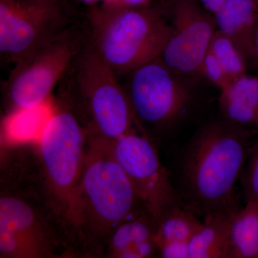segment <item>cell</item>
<instances>
[{
	"label": "cell",
	"instance_id": "cell-1",
	"mask_svg": "<svg viewBox=\"0 0 258 258\" xmlns=\"http://www.w3.org/2000/svg\"><path fill=\"white\" fill-rule=\"evenodd\" d=\"M249 135L224 118L199 129L179 164V193L186 208L204 217L239 208L235 187L248 157Z\"/></svg>",
	"mask_w": 258,
	"mask_h": 258
},
{
	"label": "cell",
	"instance_id": "cell-2",
	"mask_svg": "<svg viewBox=\"0 0 258 258\" xmlns=\"http://www.w3.org/2000/svg\"><path fill=\"white\" fill-rule=\"evenodd\" d=\"M89 42L117 76L160 57L171 25L160 7L115 8L100 3L85 15Z\"/></svg>",
	"mask_w": 258,
	"mask_h": 258
},
{
	"label": "cell",
	"instance_id": "cell-3",
	"mask_svg": "<svg viewBox=\"0 0 258 258\" xmlns=\"http://www.w3.org/2000/svg\"><path fill=\"white\" fill-rule=\"evenodd\" d=\"M86 104L97 130L113 140L134 132L138 123L118 76L88 41L60 82Z\"/></svg>",
	"mask_w": 258,
	"mask_h": 258
},
{
	"label": "cell",
	"instance_id": "cell-4",
	"mask_svg": "<svg viewBox=\"0 0 258 258\" xmlns=\"http://www.w3.org/2000/svg\"><path fill=\"white\" fill-rule=\"evenodd\" d=\"M88 41L84 17L15 64L5 86V96L13 110L36 106L48 99Z\"/></svg>",
	"mask_w": 258,
	"mask_h": 258
},
{
	"label": "cell",
	"instance_id": "cell-5",
	"mask_svg": "<svg viewBox=\"0 0 258 258\" xmlns=\"http://www.w3.org/2000/svg\"><path fill=\"white\" fill-rule=\"evenodd\" d=\"M79 20L71 0H0L2 60L16 64Z\"/></svg>",
	"mask_w": 258,
	"mask_h": 258
},
{
	"label": "cell",
	"instance_id": "cell-6",
	"mask_svg": "<svg viewBox=\"0 0 258 258\" xmlns=\"http://www.w3.org/2000/svg\"><path fill=\"white\" fill-rule=\"evenodd\" d=\"M124 88L139 123L157 128H171L188 114L193 95L183 78L160 58L134 69Z\"/></svg>",
	"mask_w": 258,
	"mask_h": 258
},
{
	"label": "cell",
	"instance_id": "cell-7",
	"mask_svg": "<svg viewBox=\"0 0 258 258\" xmlns=\"http://www.w3.org/2000/svg\"><path fill=\"white\" fill-rule=\"evenodd\" d=\"M114 141L112 154L156 225L171 209L184 205L155 149L145 137L132 132Z\"/></svg>",
	"mask_w": 258,
	"mask_h": 258
},
{
	"label": "cell",
	"instance_id": "cell-8",
	"mask_svg": "<svg viewBox=\"0 0 258 258\" xmlns=\"http://www.w3.org/2000/svg\"><path fill=\"white\" fill-rule=\"evenodd\" d=\"M81 184L90 212L106 227L135 216L138 204L143 205L113 154L96 155L88 161Z\"/></svg>",
	"mask_w": 258,
	"mask_h": 258
},
{
	"label": "cell",
	"instance_id": "cell-9",
	"mask_svg": "<svg viewBox=\"0 0 258 258\" xmlns=\"http://www.w3.org/2000/svg\"><path fill=\"white\" fill-rule=\"evenodd\" d=\"M171 32L159 58L181 77L200 75L216 31L214 15L197 0H176Z\"/></svg>",
	"mask_w": 258,
	"mask_h": 258
},
{
	"label": "cell",
	"instance_id": "cell-10",
	"mask_svg": "<svg viewBox=\"0 0 258 258\" xmlns=\"http://www.w3.org/2000/svg\"><path fill=\"white\" fill-rule=\"evenodd\" d=\"M45 170L56 192L73 196L81 176L84 135L72 113L55 110L39 141Z\"/></svg>",
	"mask_w": 258,
	"mask_h": 258
},
{
	"label": "cell",
	"instance_id": "cell-11",
	"mask_svg": "<svg viewBox=\"0 0 258 258\" xmlns=\"http://www.w3.org/2000/svg\"><path fill=\"white\" fill-rule=\"evenodd\" d=\"M42 233L37 217L23 200L13 197L0 200V254L2 257L43 255Z\"/></svg>",
	"mask_w": 258,
	"mask_h": 258
},
{
	"label": "cell",
	"instance_id": "cell-12",
	"mask_svg": "<svg viewBox=\"0 0 258 258\" xmlns=\"http://www.w3.org/2000/svg\"><path fill=\"white\" fill-rule=\"evenodd\" d=\"M214 18L217 30L235 44L248 64L256 62L258 0H227Z\"/></svg>",
	"mask_w": 258,
	"mask_h": 258
},
{
	"label": "cell",
	"instance_id": "cell-13",
	"mask_svg": "<svg viewBox=\"0 0 258 258\" xmlns=\"http://www.w3.org/2000/svg\"><path fill=\"white\" fill-rule=\"evenodd\" d=\"M111 247L116 257H150L159 252L156 223L150 214L135 215L117 225L111 236Z\"/></svg>",
	"mask_w": 258,
	"mask_h": 258
},
{
	"label": "cell",
	"instance_id": "cell-14",
	"mask_svg": "<svg viewBox=\"0 0 258 258\" xmlns=\"http://www.w3.org/2000/svg\"><path fill=\"white\" fill-rule=\"evenodd\" d=\"M220 91L219 105L224 119L245 128L257 125L258 76L244 74Z\"/></svg>",
	"mask_w": 258,
	"mask_h": 258
},
{
	"label": "cell",
	"instance_id": "cell-15",
	"mask_svg": "<svg viewBox=\"0 0 258 258\" xmlns=\"http://www.w3.org/2000/svg\"><path fill=\"white\" fill-rule=\"evenodd\" d=\"M231 214L215 212L204 217L188 242L189 258H228Z\"/></svg>",
	"mask_w": 258,
	"mask_h": 258
},
{
	"label": "cell",
	"instance_id": "cell-16",
	"mask_svg": "<svg viewBox=\"0 0 258 258\" xmlns=\"http://www.w3.org/2000/svg\"><path fill=\"white\" fill-rule=\"evenodd\" d=\"M228 258H258V201L231 214Z\"/></svg>",
	"mask_w": 258,
	"mask_h": 258
},
{
	"label": "cell",
	"instance_id": "cell-17",
	"mask_svg": "<svg viewBox=\"0 0 258 258\" xmlns=\"http://www.w3.org/2000/svg\"><path fill=\"white\" fill-rule=\"evenodd\" d=\"M55 111L50 98L36 106L13 110L5 121V134L14 142L40 141Z\"/></svg>",
	"mask_w": 258,
	"mask_h": 258
},
{
	"label": "cell",
	"instance_id": "cell-18",
	"mask_svg": "<svg viewBox=\"0 0 258 258\" xmlns=\"http://www.w3.org/2000/svg\"><path fill=\"white\" fill-rule=\"evenodd\" d=\"M195 212L184 205H177L166 212L156 225V240L160 244L172 241L189 242L201 227Z\"/></svg>",
	"mask_w": 258,
	"mask_h": 258
},
{
	"label": "cell",
	"instance_id": "cell-19",
	"mask_svg": "<svg viewBox=\"0 0 258 258\" xmlns=\"http://www.w3.org/2000/svg\"><path fill=\"white\" fill-rule=\"evenodd\" d=\"M209 50L219 61L232 80L247 74L248 62L228 37L216 30Z\"/></svg>",
	"mask_w": 258,
	"mask_h": 258
},
{
	"label": "cell",
	"instance_id": "cell-20",
	"mask_svg": "<svg viewBox=\"0 0 258 258\" xmlns=\"http://www.w3.org/2000/svg\"><path fill=\"white\" fill-rule=\"evenodd\" d=\"M242 184L246 201H258V140L249 149L242 174Z\"/></svg>",
	"mask_w": 258,
	"mask_h": 258
},
{
	"label": "cell",
	"instance_id": "cell-21",
	"mask_svg": "<svg viewBox=\"0 0 258 258\" xmlns=\"http://www.w3.org/2000/svg\"><path fill=\"white\" fill-rule=\"evenodd\" d=\"M200 75L215 85L220 91L232 81L221 64L210 50L208 51L204 57L200 68Z\"/></svg>",
	"mask_w": 258,
	"mask_h": 258
},
{
	"label": "cell",
	"instance_id": "cell-22",
	"mask_svg": "<svg viewBox=\"0 0 258 258\" xmlns=\"http://www.w3.org/2000/svg\"><path fill=\"white\" fill-rule=\"evenodd\" d=\"M159 252L164 258H189V245L186 241H172L159 246Z\"/></svg>",
	"mask_w": 258,
	"mask_h": 258
},
{
	"label": "cell",
	"instance_id": "cell-23",
	"mask_svg": "<svg viewBox=\"0 0 258 258\" xmlns=\"http://www.w3.org/2000/svg\"><path fill=\"white\" fill-rule=\"evenodd\" d=\"M154 0H103L101 4L115 8H137L152 3Z\"/></svg>",
	"mask_w": 258,
	"mask_h": 258
},
{
	"label": "cell",
	"instance_id": "cell-24",
	"mask_svg": "<svg viewBox=\"0 0 258 258\" xmlns=\"http://www.w3.org/2000/svg\"><path fill=\"white\" fill-rule=\"evenodd\" d=\"M207 11L215 15L227 0H197Z\"/></svg>",
	"mask_w": 258,
	"mask_h": 258
},
{
	"label": "cell",
	"instance_id": "cell-25",
	"mask_svg": "<svg viewBox=\"0 0 258 258\" xmlns=\"http://www.w3.org/2000/svg\"><path fill=\"white\" fill-rule=\"evenodd\" d=\"M77 3H81V4L86 5L88 8L94 6V5H98V3H101L103 0H76Z\"/></svg>",
	"mask_w": 258,
	"mask_h": 258
},
{
	"label": "cell",
	"instance_id": "cell-26",
	"mask_svg": "<svg viewBox=\"0 0 258 258\" xmlns=\"http://www.w3.org/2000/svg\"><path fill=\"white\" fill-rule=\"evenodd\" d=\"M254 47H255L256 63L258 64V26L257 29V32H256L255 42H254Z\"/></svg>",
	"mask_w": 258,
	"mask_h": 258
},
{
	"label": "cell",
	"instance_id": "cell-27",
	"mask_svg": "<svg viewBox=\"0 0 258 258\" xmlns=\"http://www.w3.org/2000/svg\"><path fill=\"white\" fill-rule=\"evenodd\" d=\"M256 126L258 127V120H257V125H256Z\"/></svg>",
	"mask_w": 258,
	"mask_h": 258
}]
</instances>
